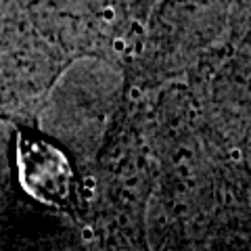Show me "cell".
I'll use <instances>...</instances> for the list:
<instances>
[{"instance_id":"cell-1","label":"cell","mask_w":251,"mask_h":251,"mask_svg":"<svg viewBox=\"0 0 251 251\" xmlns=\"http://www.w3.org/2000/svg\"><path fill=\"white\" fill-rule=\"evenodd\" d=\"M17 168L21 184L46 205L74 214L77 188L72 163L59 147L34 130L21 128L17 136Z\"/></svg>"}]
</instances>
